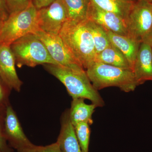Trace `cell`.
Here are the masks:
<instances>
[{"instance_id": "obj_23", "label": "cell", "mask_w": 152, "mask_h": 152, "mask_svg": "<svg viewBox=\"0 0 152 152\" xmlns=\"http://www.w3.org/2000/svg\"><path fill=\"white\" fill-rule=\"evenodd\" d=\"M9 13L23 10L31 4L32 0H5Z\"/></svg>"}, {"instance_id": "obj_11", "label": "cell", "mask_w": 152, "mask_h": 152, "mask_svg": "<svg viewBox=\"0 0 152 152\" xmlns=\"http://www.w3.org/2000/svg\"><path fill=\"white\" fill-rule=\"evenodd\" d=\"M15 65V60L10 46L1 45L0 77L11 91L20 92L23 83L17 74Z\"/></svg>"}, {"instance_id": "obj_4", "label": "cell", "mask_w": 152, "mask_h": 152, "mask_svg": "<svg viewBox=\"0 0 152 152\" xmlns=\"http://www.w3.org/2000/svg\"><path fill=\"white\" fill-rule=\"evenodd\" d=\"M16 65L34 67L39 65H58L49 54L44 44L33 33L18 39L10 45Z\"/></svg>"}, {"instance_id": "obj_12", "label": "cell", "mask_w": 152, "mask_h": 152, "mask_svg": "<svg viewBox=\"0 0 152 152\" xmlns=\"http://www.w3.org/2000/svg\"><path fill=\"white\" fill-rule=\"evenodd\" d=\"M133 72L138 86L147 81H152V48L146 43H141Z\"/></svg>"}, {"instance_id": "obj_31", "label": "cell", "mask_w": 152, "mask_h": 152, "mask_svg": "<svg viewBox=\"0 0 152 152\" xmlns=\"http://www.w3.org/2000/svg\"><path fill=\"white\" fill-rule=\"evenodd\" d=\"M1 45H0V46H1Z\"/></svg>"}, {"instance_id": "obj_26", "label": "cell", "mask_w": 152, "mask_h": 152, "mask_svg": "<svg viewBox=\"0 0 152 152\" xmlns=\"http://www.w3.org/2000/svg\"><path fill=\"white\" fill-rule=\"evenodd\" d=\"M56 0H32L34 5L36 8L39 9L47 7Z\"/></svg>"}, {"instance_id": "obj_30", "label": "cell", "mask_w": 152, "mask_h": 152, "mask_svg": "<svg viewBox=\"0 0 152 152\" xmlns=\"http://www.w3.org/2000/svg\"><path fill=\"white\" fill-rule=\"evenodd\" d=\"M0 152H1V151H0Z\"/></svg>"}, {"instance_id": "obj_7", "label": "cell", "mask_w": 152, "mask_h": 152, "mask_svg": "<svg viewBox=\"0 0 152 152\" xmlns=\"http://www.w3.org/2000/svg\"><path fill=\"white\" fill-rule=\"evenodd\" d=\"M44 44L49 54L58 65L77 71L84 69L73 56L58 35L50 34L37 29L34 33Z\"/></svg>"}, {"instance_id": "obj_2", "label": "cell", "mask_w": 152, "mask_h": 152, "mask_svg": "<svg viewBox=\"0 0 152 152\" xmlns=\"http://www.w3.org/2000/svg\"><path fill=\"white\" fill-rule=\"evenodd\" d=\"M43 66L48 72L62 83L72 99L89 100L97 107L104 106V101L90 81L86 71L75 70L51 64H44Z\"/></svg>"}, {"instance_id": "obj_27", "label": "cell", "mask_w": 152, "mask_h": 152, "mask_svg": "<svg viewBox=\"0 0 152 152\" xmlns=\"http://www.w3.org/2000/svg\"><path fill=\"white\" fill-rule=\"evenodd\" d=\"M142 42L146 43L148 45H149L152 48V31Z\"/></svg>"}, {"instance_id": "obj_16", "label": "cell", "mask_w": 152, "mask_h": 152, "mask_svg": "<svg viewBox=\"0 0 152 152\" xmlns=\"http://www.w3.org/2000/svg\"><path fill=\"white\" fill-rule=\"evenodd\" d=\"M137 0H90L93 4L104 10L111 12L126 23Z\"/></svg>"}, {"instance_id": "obj_10", "label": "cell", "mask_w": 152, "mask_h": 152, "mask_svg": "<svg viewBox=\"0 0 152 152\" xmlns=\"http://www.w3.org/2000/svg\"><path fill=\"white\" fill-rule=\"evenodd\" d=\"M4 132L7 141L17 150L32 143L24 132L17 114L10 104L6 106Z\"/></svg>"}, {"instance_id": "obj_8", "label": "cell", "mask_w": 152, "mask_h": 152, "mask_svg": "<svg viewBox=\"0 0 152 152\" xmlns=\"http://www.w3.org/2000/svg\"><path fill=\"white\" fill-rule=\"evenodd\" d=\"M67 20L66 11L62 0H56L37 10L38 29L50 34L58 35Z\"/></svg>"}, {"instance_id": "obj_28", "label": "cell", "mask_w": 152, "mask_h": 152, "mask_svg": "<svg viewBox=\"0 0 152 152\" xmlns=\"http://www.w3.org/2000/svg\"><path fill=\"white\" fill-rule=\"evenodd\" d=\"M4 21L0 17V31L2 27L3 24H4Z\"/></svg>"}, {"instance_id": "obj_25", "label": "cell", "mask_w": 152, "mask_h": 152, "mask_svg": "<svg viewBox=\"0 0 152 152\" xmlns=\"http://www.w3.org/2000/svg\"><path fill=\"white\" fill-rule=\"evenodd\" d=\"M10 13L5 0H0V17L4 21L8 18Z\"/></svg>"}, {"instance_id": "obj_22", "label": "cell", "mask_w": 152, "mask_h": 152, "mask_svg": "<svg viewBox=\"0 0 152 152\" xmlns=\"http://www.w3.org/2000/svg\"><path fill=\"white\" fill-rule=\"evenodd\" d=\"M6 106L0 104V151L2 152H10L4 132Z\"/></svg>"}, {"instance_id": "obj_18", "label": "cell", "mask_w": 152, "mask_h": 152, "mask_svg": "<svg viewBox=\"0 0 152 152\" xmlns=\"http://www.w3.org/2000/svg\"><path fill=\"white\" fill-rule=\"evenodd\" d=\"M95 62L119 67L132 69L129 63L122 53L112 45L97 54Z\"/></svg>"}, {"instance_id": "obj_14", "label": "cell", "mask_w": 152, "mask_h": 152, "mask_svg": "<svg viewBox=\"0 0 152 152\" xmlns=\"http://www.w3.org/2000/svg\"><path fill=\"white\" fill-rule=\"evenodd\" d=\"M112 45L121 52L128 60L133 69L140 42L128 36L122 35L106 30Z\"/></svg>"}, {"instance_id": "obj_15", "label": "cell", "mask_w": 152, "mask_h": 152, "mask_svg": "<svg viewBox=\"0 0 152 152\" xmlns=\"http://www.w3.org/2000/svg\"><path fill=\"white\" fill-rule=\"evenodd\" d=\"M84 100L82 98L72 99L70 109H69V116L74 126L83 122L88 123L91 125L93 124V114L97 107L92 103L87 104Z\"/></svg>"}, {"instance_id": "obj_3", "label": "cell", "mask_w": 152, "mask_h": 152, "mask_svg": "<svg viewBox=\"0 0 152 152\" xmlns=\"http://www.w3.org/2000/svg\"><path fill=\"white\" fill-rule=\"evenodd\" d=\"M86 74L96 89L116 87L129 93L138 86L133 70L95 62L86 69Z\"/></svg>"}, {"instance_id": "obj_20", "label": "cell", "mask_w": 152, "mask_h": 152, "mask_svg": "<svg viewBox=\"0 0 152 152\" xmlns=\"http://www.w3.org/2000/svg\"><path fill=\"white\" fill-rule=\"evenodd\" d=\"M90 125L88 122L81 123L76 125L75 132L82 152H89L90 134Z\"/></svg>"}, {"instance_id": "obj_29", "label": "cell", "mask_w": 152, "mask_h": 152, "mask_svg": "<svg viewBox=\"0 0 152 152\" xmlns=\"http://www.w3.org/2000/svg\"><path fill=\"white\" fill-rule=\"evenodd\" d=\"M147 1H148L151 2H152V0H146Z\"/></svg>"}, {"instance_id": "obj_21", "label": "cell", "mask_w": 152, "mask_h": 152, "mask_svg": "<svg viewBox=\"0 0 152 152\" xmlns=\"http://www.w3.org/2000/svg\"><path fill=\"white\" fill-rule=\"evenodd\" d=\"M17 151L18 152H62L57 142L45 146L36 145L31 143Z\"/></svg>"}, {"instance_id": "obj_24", "label": "cell", "mask_w": 152, "mask_h": 152, "mask_svg": "<svg viewBox=\"0 0 152 152\" xmlns=\"http://www.w3.org/2000/svg\"><path fill=\"white\" fill-rule=\"evenodd\" d=\"M11 91L0 77V104L7 106L10 104L9 98Z\"/></svg>"}, {"instance_id": "obj_19", "label": "cell", "mask_w": 152, "mask_h": 152, "mask_svg": "<svg viewBox=\"0 0 152 152\" xmlns=\"http://www.w3.org/2000/svg\"><path fill=\"white\" fill-rule=\"evenodd\" d=\"M87 25L92 36L96 54L102 51L111 45L106 30L90 20H87Z\"/></svg>"}, {"instance_id": "obj_5", "label": "cell", "mask_w": 152, "mask_h": 152, "mask_svg": "<svg viewBox=\"0 0 152 152\" xmlns=\"http://www.w3.org/2000/svg\"><path fill=\"white\" fill-rule=\"evenodd\" d=\"M37 9L32 3L23 10L10 14L0 31V45H10L18 39L38 29Z\"/></svg>"}, {"instance_id": "obj_9", "label": "cell", "mask_w": 152, "mask_h": 152, "mask_svg": "<svg viewBox=\"0 0 152 152\" xmlns=\"http://www.w3.org/2000/svg\"><path fill=\"white\" fill-rule=\"evenodd\" d=\"M88 20L94 22L107 31L128 36L126 23L116 14L104 10L90 3Z\"/></svg>"}, {"instance_id": "obj_6", "label": "cell", "mask_w": 152, "mask_h": 152, "mask_svg": "<svg viewBox=\"0 0 152 152\" xmlns=\"http://www.w3.org/2000/svg\"><path fill=\"white\" fill-rule=\"evenodd\" d=\"M128 37L142 42L152 31V2L137 0L126 22Z\"/></svg>"}, {"instance_id": "obj_13", "label": "cell", "mask_w": 152, "mask_h": 152, "mask_svg": "<svg viewBox=\"0 0 152 152\" xmlns=\"http://www.w3.org/2000/svg\"><path fill=\"white\" fill-rule=\"evenodd\" d=\"M61 125L57 142L62 152H82L76 137L75 127L70 120L69 110H66L62 115Z\"/></svg>"}, {"instance_id": "obj_17", "label": "cell", "mask_w": 152, "mask_h": 152, "mask_svg": "<svg viewBox=\"0 0 152 152\" xmlns=\"http://www.w3.org/2000/svg\"><path fill=\"white\" fill-rule=\"evenodd\" d=\"M66 11L67 20L81 22L88 19L90 0H62Z\"/></svg>"}, {"instance_id": "obj_1", "label": "cell", "mask_w": 152, "mask_h": 152, "mask_svg": "<svg viewBox=\"0 0 152 152\" xmlns=\"http://www.w3.org/2000/svg\"><path fill=\"white\" fill-rule=\"evenodd\" d=\"M87 20L78 23L67 20L59 34L75 59L86 69L95 62L96 56Z\"/></svg>"}]
</instances>
